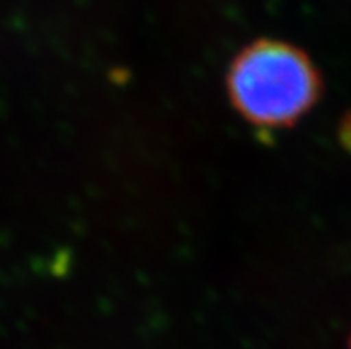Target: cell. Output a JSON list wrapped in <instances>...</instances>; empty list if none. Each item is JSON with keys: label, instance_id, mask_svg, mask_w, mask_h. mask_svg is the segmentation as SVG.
<instances>
[{"label": "cell", "instance_id": "cell-1", "mask_svg": "<svg viewBox=\"0 0 351 349\" xmlns=\"http://www.w3.org/2000/svg\"><path fill=\"white\" fill-rule=\"evenodd\" d=\"M232 106L250 125L278 130L296 125L323 95L317 67L285 41L258 40L241 50L227 73Z\"/></svg>", "mask_w": 351, "mask_h": 349}, {"label": "cell", "instance_id": "cell-2", "mask_svg": "<svg viewBox=\"0 0 351 349\" xmlns=\"http://www.w3.org/2000/svg\"><path fill=\"white\" fill-rule=\"evenodd\" d=\"M341 141L351 148V115L346 116L343 121V127H341Z\"/></svg>", "mask_w": 351, "mask_h": 349}, {"label": "cell", "instance_id": "cell-3", "mask_svg": "<svg viewBox=\"0 0 351 349\" xmlns=\"http://www.w3.org/2000/svg\"><path fill=\"white\" fill-rule=\"evenodd\" d=\"M348 349H351V337H350V342H348Z\"/></svg>", "mask_w": 351, "mask_h": 349}]
</instances>
